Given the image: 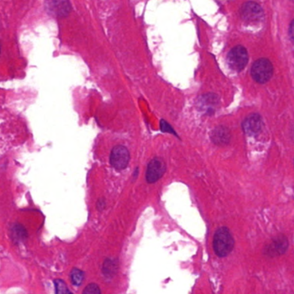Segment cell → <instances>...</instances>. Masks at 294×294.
<instances>
[{"instance_id": "13", "label": "cell", "mask_w": 294, "mask_h": 294, "mask_svg": "<svg viewBox=\"0 0 294 294\" xmlns=\"http://www.w3.org/2000/svg\"><path fill=\"white\" fill-rule=\"evenodd\" d=\"M71 280L74 286H78L82 285L84 280L85 274L81 269H73L71 271Z\"/></svg>"}, {"instance_id": "4", "label": "cell", "mask_w": 294, "mask_h": 294, "mask_svg": "<svg viewBox=\"0 0 294 294\" xmlns=\"http://www.w3.org/2000/svg\"><path fill=\"white\" fill-rule=\"evenodd\" d=\"M130 154L126 147L123 145L115 146L110 154V163L116 170L122 171L129 165Z\"/></svg>"}, {"instance_id": "6", "label": "cell", "mask_w": 294, "mask_h": 294, "mask_svg": "<svg viewBox=\"0 0 294 294\" xmlns=\"http://www.w3.org/2000/svg\"><path fill=\"white\" fill-rule=\"evenodd\" d=\"M44 5L45 10L48 14L58 18L67 17L72 11V5L69 1L65 0L46 1Z\"/></svg>"}, {"instance_id": "10", "label": "cell", "mask_w": 294, "mask_h": 294, "mask_svg": "<svg viewBox=\"0 0 294 294\" xmlns=\"http://www.w3.org/2000/svg\"><path fill=\"white\" fill-rule=\"evenodd\" d=\"M213 143L217 145H227L230 141V132L226 127L218 126L213 129L210 135Z\"/></svg>"}, {"instance_id": "1", "label": "cell", "mask_w": 294, "mask_h": 294, "mask_svg": "<svg viewBox=\"0 0 294 294\" xmlns=\"http://www.w3.org/2000/svg\"><path fill=\"white\" fill-rule=\"evenodd\" d=\"M213 250L219 258L227 257L235 247V240L227 227H220L213 236Z\"/></svg>"}, {"instance_id": "18", "label": "cell", "mask_w": 294, "mask_h": 294, "mask_svg": "<svg viewBox=\"0 0 294 294\" xmlns=\"http://www.w3.org/2000/svg\"><path fill=\"white\" fill-rule=\"evenodd\" d=\"M97 206H98L99 210H103L105 207V200L104 199H99L98 201V204H97Z\"/></svg>"}, {"instance_id": "2", "label": "cell", "mask_w": 294, "mask_h": 294, "mask_svg": "<svg viewBox=\"0 0 294 294\" xmlns=\"http://www.w3.org/2000/svg\"><path fill=\"white\" fill-rule=\"evenodd\" d=\"M274 74V67L271 62L266 58H261L254 62L251 67V76L255 82L265 84L269 82Z\"/></svg>"}, {"instance_id": "9", "label": "cell", "mask_w": 294, "mask_h": 294, "mask_svg": "<svg viewBox=\"0 0 294 294\" xmlns=\"http://www.w3.org/2000/svg\"><path fill=\"white\" fill-rule=\"evenodd\" d=\"M263 126L262 118L259 114H251L243 122V129L248 136H256L261 131Z\"/></svg>"}, {"instance_id": "11", "label": "cell", "mask_w": 294, "mask_h": 294, "mask_svg": "<svg viewBox=\"0 0 294 294\" xmlns=\"http://www.w3.org/2000/svg\"><path fill=\"white\" fill-rule=\"evenodd\" d=\"M118 263L117 260L114 259H106L103 264V275L106 278H112L115 276L118 272Z\"/></svg>"}, {"instance_id": "3", "label": "cell", "mask_w": 294, "mask_h": 294, "mask_svg": "<svg viewBox=\"0 0 294 294\" xmlns=\"http://www.w3.org/2000/svg\"><path fill=\"white\" fill-rule=\"evenodd\" d=\"M248 62L249 54L246 48H244L242 45L235 46L228 53V65L232 70L241 72L244 67H246Z\"/></svg>"}, {"instance_id": "17", "label": "cell", "mask_w": 294, "mask_h": 294, "mask_svg": "<svg viewBox=\"0 0 294 294\" xmlns=\"http://www.w3.org/2000/svg\"><path fill=\"white\" fill-rule=\"evenodd\" d=\"M289 34L291 39L294 40V19L291 21L290 27H289Z\"/></svg>"}, {"instance_id": "7", "label": "cell", "mask_w": 294, "mask_h": 294, "mask_svg": "<svg viewBox=\"0 0 294 294\" xmlns=\"http://www.w3.org/2000/svg\"><path fill=\"white\" fill-rule=\"evenodd\" d=\"M166 163L162 158H154L149 162L146 171L147 182L155 183L158 181L166 173Z\"/></svg>"}, {"instance_id": "12", "label": "cell", "mask_w": 294, "mask_h": 294, "mask_svg": "<svg viewBox=\"0 0 294 294\" xmlns=\"http://www.w3.org/2000/svg\"><path fill=\"white\" fill-rule=\"evenodd\" d=\"M27 236L24 228L20 224H15L11 228V237L16 242L22 241Z\"/></svg>"}, {"instance_id": "16", "label": "cell", "mask_w": 294, "mask_h": 294, "mask_svg": "<svg viewBox=\"0 0 294 294\" xmlns=\"http://www.w3.org/2000/svg\"><path fill=\"white\" fill-rule=\"evenodd\" d=\"M161 129L163 130V132H167V133H170V134H174L177 136L176 133L174 131V129L170 126V124L166 122V121L162 120L161 121Z\"/></svg>"}, {"instance_id": "15", "label": "cell", "mask_w": 294, "mask_h": 294, "mask_svg": "<svg viewBox=\"0 0 294 294\" xmlns=\"http://www.w3.org/2000/svg\"><path fill=\"white\" fill-rule=\"evenodd\" d=\"M83 294H101V291L97 284L92 283L86 286Z\"/></svg>"}, {"instance_id": "8", "label": "cell", "mask_w": 294, "mask_h": 294, "mask_svg": "<svg viewBox=\"0 0 294 294\" xmlns=\"http://www.w3.org/2000/svg\"><path fill=\"white\" fill-rule=\"evenodd\" d=\"M242 19L247 22H255L261 21L264 17V11L260 5L255 2H247L242 6Z\"/></svg>"}, {"instance_id": "14", "label": "cell", "mask_w": 294, "mask_h": 294, "mask_svg": "<svg viewBox=\"0 0 294 294\" xmlns=\"http://www.w3.org/2000/svg\"><path fill=\"white\" fill-rule=\"evenodd\" d=\"M55 286H56V294H73L70 290L67 288V285L63 280L60 279L55 280Z\"/></svg>"}, {"instance_id": "5", "label": "cell", "mask_w": 294, "mask_h": 294, "mask_svg": "<svg viewBox=\"0 0 294 294\" xmlns=\"http://www.w3.org/2000/svg\"><path fill=\"white\" fill-rule=\"evenodd\" d=\"M288 239L285 235H279L264 247L263 254L268 257H277L282 255L288 250Z\"/></svg>"}]
</instances>
